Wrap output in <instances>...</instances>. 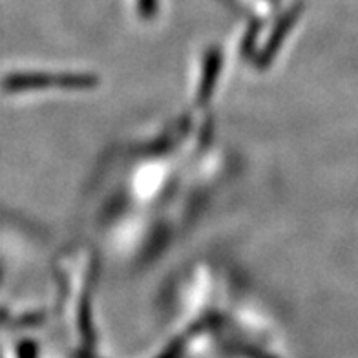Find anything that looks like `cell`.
Masks as SVG:
<instances>
[{
    "instance_id": "cell-3",
    "label": "cell",
    "mask_w": 358,
    "mask_h": 358,
    "mask_svg": "<svg viewBox=\"0 0 358 358\" xmlns=\"http://www.w3.org/2000/svg\"><path fill=\"white\" fill-rule=\"evenodd\" d=\"M220 66H222V59H220V53L217 50L207 55V62H205V71H203V80L201 86H199V101H207L213 94L214 83L217 79V73H220Z\"/></svg>"
},
{
    "instance_id": "cell-2",
    "label": "cell",
    "mask_w": 358,
    "mask_h": 358,
    "mask_svg": "<svg viewBox=\"0 0 358 358\" xmlns=\"http://www.w3.org/2000/svg\"><path fill=\"white\" fill-rule=\"evenodd\" d=\"M298 17H300V8H292V10L289 11L282 20H280L276 29H274V34L271 35V38H268V43L265 44V50L262 52V55H259V61H258L259 66H267L268 62H271V59L276 55V52H278L280 46H282L283 38L287 37L289 29H291L292 24L296 22Z\"/></svg>"
},
{
    "instance_id": "cell-1",
    "label": "cell",
    "mask_w": 358,
    "mask_h": 358,
    "mask_svg": "<svg viewBox=\"0 0 358 358\" xmlns=\"http://www.w3.org/2000/svg\"><path fill=\"white\" fill-rule=\"evenodd\" d=\"M99 80L97 77L90 73H29V76L13 77L6 85L10 88H46V86H55V88L66 90H86L94 88Z\"/></svg>"
}]
</instances>
